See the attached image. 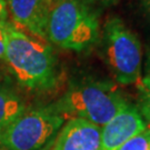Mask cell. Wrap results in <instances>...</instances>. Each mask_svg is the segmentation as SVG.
I'll use <instances>...</instances> for the list:
<instances>
[{
	"instance_id": "6da1fadb",
	"label": "cell",
	"mask_w": 150,
	"mask_h": 150,
	"mask_svg": "<svg viewBox=\"0 0 150 150\" xmlns=\"http://www.w3.org/2000/svg\"><path fill=\"white\" fill-rule=\"evenodd\" d=\"M4 60L18 85L30 92L48 93L59 85V64L47 40L10 22Z\"/></svg>"
},
{
	"instance_id": "7a4b0ae2",
	"label": "cell",
	"mask_w": 150,
	"mask_h": 150,
	"mask_svg": "<svg viewBox=\"0 0 150 150\" xmlns=\"http://www.w3.org/2000/svg\"><path fill=\"white\" fill-rule=\"evenodd\" d=\"M128 103L112 81L82 78L72 81L52 105L66 119L81 118L103 127Z\"/></svg>"
},
{
	"instance_id": "3957f363",
	"label": "cell",
	"mask_w": 150,
	"mask_h": 150,
	"mask_svg": "<svg viewBox=\"0 0 150 150\" xmlns=\"http://www.w3.org/2000/svg\"><path fill=\"white\" fill-rule=\"evenodd\" d=\"M100 10L79 0H52L46 40L66 50H90L100 37Z\"/></svg>"
},
{
	"instance_id": "277c9868",
	"label": "cell",
	"mask_w": 150,
	"mask_h": 150,
	"mask_svg": "<svg viewBox=\"0 0 150 150\" xmlns=\"http://www.w3.org/2000/svg\"><path fill=\"white\" fill-rule=\"evenodd\" d=\"M98 43L102 59L116 82L122 86L139 82L142 67L141 43L119 17L113 16L106 21Z\"/></svg>"
},
{
	"instance_id": "5b68a950",
	"label": "cell",
	"mask_w": 150,
	"mask_h": 150,
	"mask_svg": "<svg viewBox=\"0 0 150 150\" xmlns=\"http://www.w3.org/2000/svg\"><path fill=\"white\" fill-rule=\"evenodd\" d=\"M67 119L50 105L27 107L0 139L4 150H42L52 142Z\"/></svg>"
},
{
	"instance_id": "8992f818",
	"label": "cell",
	"mask_w": 150,
	"mask_h": 150,
	"mask_svg": "<svg viewBox=\"0 0 150 150\" xmlns=\"http://www.w3.org/2000/svg\"><path fill=\"white\" fill-rule=\"evenodd\" d=\"M147 128L138 107L129 102L102 127L101 150H118L126 141Z\"/></svg>"
},
{
	"instance_id": "52a82bcc",
	"label": "cell",
	"mask_w": 150,
	"mask_h": 150,
	"mask_svg": "<svg viewBox=\"0 0 150 150\" xmlns=\"http://www.w3.org/2000/svg\"><path fill=\"white\" fill-rule=\"evenodd\" d=\"M102 127L81 118L68 119L52 141L51 150H101Z\"/></svg>"
},
{
	"instance_id": "ba28073f",
	"label": "cell",
	"mask_w": 150,
	"mask_h": 150,
	"mask_svg": "<svg viewBox=\"0 0 150 150\" xmlns=\"http://www.w3.org/2000/svg\"><path fill=\"white\" fill-rule=\"evenodd\" d=\"M17 28L46 40V27L52 0H5Z\"/></svg>"
},
{
	"instance_id": "9c48e42d",
	"label": "cell",
	"mask_w": 150,
	"mask_h": 150,
	"mask_svg": "<svg viewBox=\"0 0 150 150\" xmlns=\"http://www.w3.org/2000/svg\"><path fill=\"white\" fill-rule=\"evenodd\" d=\"M27 107L21 95L10 82L0 80V139Z\"/></svg>"
},
{
	"instance_id": "30bf717a",
	"label": "cell",
	"mask_w": 150,
	"mask_h": 150,
	"mask_svg": "<svg viewBox=\"0 0 150 150\" xmlns=\"http://www.w3.org/2000/svg\"><path fill=\"white\" fill-rule=\"evenodd\" d=\"M138 85V109L147 123V127L150 128V74L145 78L140 79Z\"/></svg>"
},
{
	"instance_id": "8fae6325",
	"label": "cell",
	"mask_w": 150,
	"mask_h": 150,
	"mask_svg": "<svg viewBox=\"0 0 150 150\" xmlns=\"http://www.w3.org/2000/svg\"><path fill=\"white\" fill-rule=\"evenodd\" d=\"M118 150H150V128L130 138Z\"/></svg>"
},
{
	"instance_id": "7c38bea8",
	"label": "cell",
	"mask_w": 150,
	"mask_h": 150,
	"mask_svg": "<svg viewBox=\"0 0 150 150\" xmlns=\"http://www.w3.org/2000/svg\"><path fill=\"white\" fill-rule=\"evenodd\" d=\"M8 21H0V60H4L7 45V33H8Z\"/></svg>"
},
{
	"instance_id": "4fadbf2b",
	"label": "cell",
	"mask_w": 150,
	"mask_h": 150,
	"mask_svg": "<svg viewBox=\"0 0 150 150\" xmlns=\"http://www.w3.org/2000/svg\"><path fill=\"white\" fill-rule=\"evenodd\" d=\"M79 1H81V2H83V4H86L88 6H91L93 8H97L99 10H101L102 8H105V7L113 5L117 0H79Z\"/></svg>"
},
{
	"instance_id": "5bb4252c",
	"label": "cell",
	"mask_w": 150,
	"mask_h": 150,
	"mask_svg": "<svg viewBox=\"0 0 150 150\" xmlns=\"http://www.w3.org/2000/svg\"><path fill=\"white\" fill-rule=\"evenodd\" d=\"M140 2H141V9L144 12V16L150 27V0H140Z\"/></svg>"
},
{
	"instance_id": "9a60e30c",
	"label": "cell",
	"mask_w": 150,
	"mask_h": 150,
	"mask_svg": "<svg viewBox=\"0 0 150 150\" xmlns=\"http://www.w3.org/2000/svg\"><path fill=\"white\" fill-rule=\"evenodd\" d=\"M8 9L5 0H0V21H7L8 19Z\"/></svg>"
},
{
	"instance_id": "2e32d148",
	"label": "cell",
	"mask_w": 150,
	"mask_h": 150,
	"mask_svg": "<svg viewBox=\"0 0 150 150\" xmlns=\"http://www.w3.org/2000/svg\"><path fill=\"white\" fill-rule=\"evenodd\" d=\"M146 72L147 75L150 74V52L148 54V57H147V60H146Z\"/></svg>"
},
{
	"instance_id": "e0dca14e",
	"label": "cell",
	"mask_w": 150,
	"mask_h": 150,
	"mask_svg": "<svg viewBox=\"0 0 150 150\" xmlns=\"http://www.w3.org/2000/svg\"><path fill=\"white\" fill-rule=\"evenodd\" d=\"M0 80H1V79H0Z\"/></svg>"
}]
</instances>
